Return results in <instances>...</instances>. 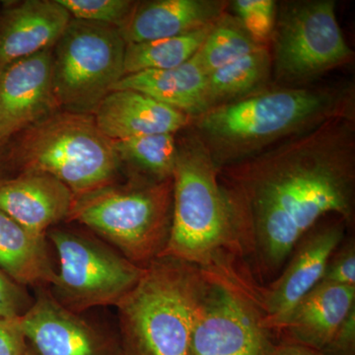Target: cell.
<instances>
[{
    "instance_id": "obj_13",
    "label": "cell",
    "mask_w": 355,
    "mask_h": 355,
    "mask_svg": "<svg viewBox=\"0 0 355 355\" xmlns=\"http://www.w3.org/2000/svg\"><path fill=\"white\" fill-rule=\"evenodd\" d=\"M53 49L0 69V141L55 113Z\"/></svg>"
},
{
    "instance_id": "obj_6",
    "label": "cell",
    "mask_w": 355,
    "mask_h": 355,
    "mask_svg": "<svg viewBox=\"0 0 355 355\" xmlns=\"http://www.w3.org/2000/svg\"><path fill=\"white\" fill-rule=\"evenodd\" d=\"M10 153L22 172L57 178L74 197L116 183L121 164L93 114L55 112L24 132Z\"/></svg>"
},
{
    "instance_id": "obj_27",
    "label": "cell",
    "mask_w": 355,
    "mask_h": 355,
    "mask_svg": "<svg viewBox=\"0 0 355 355\" xmlns=\"http://www.w3.org/2000/svg\"><path fill=\"white\" fill-rule=\"evenodd\" d=\"M321 282L355 286V239L343 240L327 263Z\"/></svg>"
},
{
    "instance_id": "obj_25",
    "label": "cell",
    "mask_w": 355,
    "mask_h": 355,
    "mask_svg": "<svg viewBox=\"0 0 355 355\" xmlns=\"http://www.w3.org/2000/svg\"><path fill=\"white\" fill-rule=\"evenodd\" d=\"M73 19L123 27L137 1L132 0H58Z\"/></svg>"
},
{
    "instance_id": "obj_32",
    "label": "cell",
    "mask_w": 355,
    "mask_h": 355,
    "mask_svg": "<svg viewBox=\"0 0 355 355\" xmlns=\"http://www.w3.org/2000/svg\"><path fill=\"white\" fill-rule=\"evenodd\" d=\"M7 142L0 141V184L10 179L8 177V168L10 165V153L7 149ZM12 163V162H11Z\"/></svg>"
},
{
    "instance_id": "obj_28",
    "label": "cell",
    "mask_w": 355,
    "mask_h": 355,
    "mask_svg": "<svg viewBox=\"0 0 355 355\" xmlns=\"http://www.w3.org/2000/svg\"><path fill=\"white\" fill-rule=\"evenodd\" d=\"M32 302L25 287L16 284L0 270V316L21 317Z\"/></svg>"
},
{
    "instance_id": "obj_12",
    "label": "cell",
    "mask_w": 355,
    "mask_h": 355,
    "mask_svg": "<svg viewBox=\"0 0 355 355\" xmlns=\"http://www.w3.org/2000/svg\"><path fill=\"white\" fill-rule=\"evenodd\" d=\"M20 322L28 345L36 355H119L118 340L64 307L44 287Z\"/></svg>"
},
{
    "instance_id": "obj_21",
    "label": "cell",
    "mask_w": 355,
    "mask_h": 355,
    "mask_svg": "<svg viewBox=\"0 0 355 355\" xmlns=\"http://www.w3.org/2000/svg\"><path fill=\"white\" fill-rule=\"evenodd\" d=\"M270 44L207 74L210 108L254 94L272 77Z\"/></svg>"
},
{
    "instance_id": "obj_1",
    "label": "cell",
    "mask_w": 355,
    "mask_h": 355,
    "mask_svg": "<svg viewBox=\"0 0 355 355\" xmlns=\"http://www.w3.org/2000/svg\"><path fill=\"white\" fill-rule=\"evenodd\" d=\"M239 263L259 286L279 275L323 217L355 214V116H334L258 155L219 168Z\"/></svg>"
},
{
    "instance_id": "obj_30",
    "label": "cell",
    "mask_w": 355,
    "mask_h": 355,
    "mask_svg": "<svg viewBox=\"0 0 355 355\" xmlns=\"http://www.w3.org/2000/svg\"><path fill=\"white\" fill-rule=\"evenodd\" d=\"M322 352L324 355H355V307L350 310Z\"/></svg>"
},
{
    "instance_id": "obj_24",
    "label": "cell",
    "mask_w": 355,
    "mask_h": 355,
    "mask_svg": "<svg viewBox=\"0 0 355 355\" xmlns=\"http://www.w3.org/2000/svg\"><path fill=\"white\" fill-rule=\"evenodd\" d=\"M261 46L265 44L254 41L241 22L226 12L212 26L195 58L205 73L209 74Z\"/></svg>"
},
{
    "instance_id": "obj_22",
    "label": "cell",
    "mask_w": 355,
    "mask_h": 355,
    "mask_svg": "<svg viewBox=\"0 0 355 355\" xmlns=\"http://www.w3.org/2000/svg\"><path fill=\"white\" fill-rule=\"evenodd\" d=\"M121 164L135 170L132 176L153 181L172 179L178 153L176 133H157L112 140Z\"/></svg>"
},
{
    "instance_id": "obj_18",
    "label": "cell",
    "mask_w": 355,
    "mask_h": 355,
    "mask_svg": "<svg viewBox=\"0 0 355 355\" xmlns=\"http://www.w3.org/2000/svg\"><path fill=\"white\" fill-rule=\"evenodd\" d=\"M228 6L220 0L137 2L119 31L127 44L181 36L211 27Z\"/></svg>"
},
{
    "instance_id": "obj_29",
    "label": "cell",
    "mask_w": 355,
    "mask_h": 355,
    "mask_svg": "<svg viewBox=\"0 0 355 355\" xmlns=\"http://www.w3.org/2000/svg\"><path fill=\"white\" fill-rule=\"evenodd\" d=\"M28 349L20 317L0 316V355H25Z\"/></svg>"
},
{
    "instance_id": "obj_17",
    "label": "cell",
    "mask_w": 355,
    "mask_h": 355,
    "mask_svg": "<svg viewBox=\"0 0 355 355\" xmlns=\"http://www.w3.org/2000/svg\"><path fill=\"white\" fill-rule=\"evenodd\" d=\"M93 116L99 130L111 140L177 133L190 128L193 121V116L130 89L112 91Z\"/></svg>"
},
{
    "instance_id": "obj_23",
    "label": "cell",
    "mask_w": 355,
    "mask_h": 355,
    "mask_svg": "<svg viewBox=\"0 0 355 355\" xmlns=\"http://www.w3.org/2000/svg\"><path fill=\"white\" fill-rule=\"evenodd\" d=\"M211 27L171 38L127 44L125 76L149 70L171 69L184 64L200 50Z\"/></svg>"
},
{
    "instance_id": "obj_5",
    "label": "cell",
    "mask_w": 355,
    "mask_h": 355,
    "mask_svg": "<svg viewBox=\"0 0 355 355\" xmlns=\"http://www.w3.org/2000/svg\"><path fill=\"white\" fill-rule=\"evenodd\" d=\"M173 209V179L132 176L74 197L67 220L83 224L128 261L146 268L164 251Z\"/></svg>"
},
{
    "instance_id": "obj_9",
    "label": "cell",
    "mask_w": 355,
    "mask_h": 355,
    "mask_svg": "<svg viewBox=\"0 0 355 355\" xmlns=\"http://www.w3.org/2000/svg\"><path fill=\"white\" fill-rule=\"evenodd\" d=\"M125 46L118 28L72 18L53 50L58 108L93 114L125 76Z\"/></svg>"
},
{
    "instance_id": "obj_2",
    "label": "cell",
    "mask_w": 355,
    "mask_h": 355,
    "mask_svg": "<svg viewBox=\"0 0 355 355\" xmlns=\"http://www.w3.org/2000/svg\"><path fill=\"white\" fill-rule=\"evenodd\" d=\"M349 114H354L352 86L279 87L212 107L193 116L188 128L222 168Z\"/></svg>"
},
{
    "instance_id": "obj_33",
    "label": "cell",
    "mask_w": 355,
    "mask_h": 355,
    "mask_svg": "<svg viewBox=\"0 0 355 355\" xmlns=\"http://www.w3.org/2000/svg\"><path fill=\"white\" fill-rule=\"evenodd\" d=\"M25 355H36L34 354V352H33V350L31 349H28L27 350V352H26V354Z\"/></svg>"
},
{
    "instance_id": "obj_20",
    "label": "cell",
    "mask_w": 355,
    "mask_h": 355,
    "mask_svg": "<svg viewBox=\"0 0 355 355\" xmlns=\"http://www.w3.org/2000/svg\"><path fill=\"white\" fill-rule=\"evenodd\" d=\"M0 270L22 286H51L57 270L46 236L33 233L0 209Z\"/></svg>"
},
{
    "instance_id": "obj_31",
    "label": "cell",
    "mask_w": 355,
    "mask_h": 355,
    "mask_svg": "<svg viewBox=\"0 0 355 355\" xmlns=\"http://www.w3.org/2000/svg\"><path fill=\"white\" fill-rule=\"evenodd\" d=\"M272 355H324L320 350L307 347L289 338H279L275 343Z\"/></svg>"
},
{
    "instance_id": "obj_16",
    "label": "cell",
    "mask_w": 355,
    "mask_h": 355,
    "mask_svg": "<svg viewBox=\"0 0 355 355\" xmlns=\"http://www.w3.org/2000/svg\"><path fill=\"white\" fill-rule=\"evenodd\" d=\"M74 195L64 183L42 172H21L0 184V209L23 227L46 236L67 220Z\"/></svg>"
},
{
    "instance_id": "obj_19",
    "label": "cell",
    "mask_w": 355,
    "mask_h": 355,
    "mask_svg": "<svg viewBox=\"0 0 355 355\" xmlns=\"http://www.w3.org/2000/svg\"><path fill=\"white\" fill-rule=\"evenodd\" d=\"M121 89L139 91L193 118L210 109L207 74L195 55L175 69L125 76L114 90Z\"/></svg>"
},
{
    "instance_id": "obj_26",
    "label": "cell",
    "mask_w": 355,
    "mask_h": 355,
    "mask_svg": "<svg viewBox=\"0 0 355 355\" xmlns=\"http://www.w3.org/2000/svg\"><path fill=\"white\" fill-rule=\"evenodd\" d=\"M235 17L241 22L250 36L263 44H270L277 4L273 0H236L231 4Z\"/></svg>"
},
{
    "instance_id": "obj_3",
    "label": "cell",
    "mask_w": 355,
    "mask_h": 355,
    "mask_svg": "<svg viewBox=\"0 0 355 355\" xmlns=\"http://www.w3.org/2000/svg\"><path fill=\"white\" fill-rule=\"evenodd\" d=\"M177 140L169 239L161 257L209 268L239 263L235 217L219 168L191 130Z\"/></svg>"
},
{
    "instance_id": "obj_15",
    "label": "cell",
    "mask_w": 355,
    "mask_h": 355,
    "mask_svg": "<svg viewBox=\"0 0 355 355\" xmlns=\"http://www.w3.org/2000/svg\"><path fill=\"white\" fill-rule=\"evenodd\" d=\"M355 307V286L320 282L284 316L266 328L322 352Z\"/></svg>"
},
{
    "instance_id": "obj_8",
    "label": "cell",
    "mask_w": 355,
    "mask_h": 355,
    "mask_svg": "<svg viewBox=\"0 0 355 355\" xmlns=\"http://www.w3.org/2000/svg\"><path fill=\"white\" fill-rule=\"evenodd\" d=\"M270 42L272 76L282 87H304L354 60V51L336 19L334 0L277 6Z\"/></svg>"
},
{
    "instance_id": "obj_7",
    "label": "cell",
    "mask_w": 355,
    "mask_h": 355,
    "mask_svg": "<svg viewBox=\"0 0 355 355\" xmlns=\"http://www.w3.org/2000/svg\"><path fill=\"white\" fill-rule=\"evenodd\" d=\"M205 270L209 282L193 319L189 355H272L275 335L263 326L253 280L232 260Z\"/></svg>"
},
{
    "instance_id": "obj_11",
    "label": "cell",
    "mask_w": 355,
    "mask_h": 355,
    "mask_svg": "<svg viewBox=\"0 0 355 355\" xmlns=\"http://www.w3.org/2000/svg\"><path fill=\"white\" fill-rule=\"evenodd\" d=\"M347 226L340 217L317 224L296 244L275 279L265 286L254 284V296L265 314L266 328L284 316L321 282L331 254L345 240Z\"/></svg>"
},
{
    "instance_id": "obj_10",
    "label": "cell",
    "mask_w": 355,
    "mask_h": 355,
    "mask_svg": "<svg viewBox=\"0 0 355 355\" xmlns=\"http://www.w3.org/2000/svg\"><path fill=\"white\" fill-rule=\"evenodd\" d=\"M46 238L60 263L51 284V295L77 314L99 306L116 307L146 270L109 244L80 231L53 227Z\"/></svg>"
},
{
    "instance_id": "obj_4",
    "label": "cell",
    "mask_w": 355,
    "mask_h": 355,
    "mask_svg": "<svg viewBox=\"0 0 355 355\" xmlns=\"http://www.w3.org/2000/svg\"><path fill=\"white\" fill-rule=\"evenodd\" d=\"M209 277L205 268L161 257L116 305L119 355H189L196 312Z\"/></svg>"
},
{
    "instance_id": "obj_14",
    "label": "cell",
    "mask_w": 355,
    "mask_h": 355,
    "mask_svg": "<svg viewBox=\"0 0 355 355\" xmlns=\"http://www.w3.org/2000/svg\"><path fill=\"white\" fill-rule=\"evenodd\" d=\"M71 19L58 0L9 4L0 16V69L53 49Z\"/></svg>"
}]
</instances>
